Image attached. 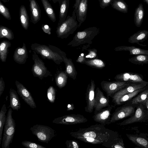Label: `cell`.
Here are the masks:
<instances>
[{
  "mask_svg": "<svg viewBox=\"0 0 148 148\" xmlns=\"http://www.w3.org/2000/svg\"><path fill=\"white\" fill-rule=\"evenodd\" d=\"M109 129L101 124L92 125L88 128H79L70 133L72 136L85 143L93 144H102L107 140Z\"/></svg>",
  "mask_w": 148,
  "mask_h": 148,
  "instance_id": "6da1fadb",
  "label": "cell"
},
{
  "mask_svg": "<svg viewBox=\"0 0 148 148\" xmlns=\"http://www.w3.org/2000/svg\"><path fill=\"white\" fill-rule=\"evenodd\" d=\"M31 47L32 50L40 54L43 59L51 60L57 64L63 62L64 57H66L65 52L51 45L47 46L35 43L31 45Z\"/></svg>",
  "mask_w": 148,
  "mask_h": 148,
  "instance_id": "7a4b0ae2",
  "label": "cell"
},
{
  "mask_svg": "<svg viewBox=\"0 0 148 148\" xmlns=\"http://www.w3.org/2000/svg\"><path fill=\"white\" fill-rule=\"evenodd\" d=\"M99 29L96 27H89L77 32L73 40L67 45L72 47H76L86 43L91 44L92 40L99 33Z\"/></svg>",
  "mask_w": 148,
  "mask_h": 148,
  "instance_id": "3957f363",
  "label": "cell"
},
{
  "mask_svg": "<svg viewBox=\"0 0 148 148\" xmlns=\"http://www.w3.org/2000/svg\"><path fill=\"white\" fill-rule=\"evenodd\" d=\"M76 18V13L74 9L72 16H67L64 21L58 25L56 31L57 37L62 39L66 38L73 34L78 28V23Z\"/></svg>",
  "mask_w": 148,
  "mask_h": 148,
  "instance_id": "277c9868",
  "label": "cell"
},
{
  "mask_svg": "<svg viewBox=\"0 0 148 148\" xmlns=\"http://www.w3.org/2000/svg\"><path fill=\"white\" fill-rule=\"evenodd\" d=\"M12 110L9 109L5 124L1 146L2 148H9L12 143L15 130V123L12 116Z\"/></svg>",
  "mask_w": 148,
  "mask_h": 148,
  "instance_id": "5b68a950",
  "label": "cell"
},
{
  "mask_svg": "<svg viewBox=\"0 0 148 148\" xmlns=\"http://www.w3.org/2000/svg\"><path fill=\"white\" fill-rule=\"evenodd\" d=\"M30 130L38 140L43 143H48L56 136L54 130L47 126L36 124L31 127Z\"/></svg>",
  "mask_w": 148,
  "mask_h": 148,
  "instance_id": "8992f818",
  "label": "cell"
},
{
  "mask_svg": "<svg viewBox=\"0 0 148 148\" xmlns=\"http://www.w3.org/2000/svg\"><path fill=\"white\" fill-rule=\"evenodd\" d=\"M32 59L34 63L32 66V71L34 77L42 80L45 78L52 76L51 72L45 66L43 61L34 51H33Z\"/></svg>",
  "mask_w": 148,
  "mask_h": 148,
  "instance_id": "52a82bcc",
  "label": "cell"
},
{
  "mask_svg": "<svg viewBox=\"0 0 148 148\" xmlns=\"http://www.w3.org/2000/svg\"><path fill=\"white\" fill-rule=\"evenodd\" d=\"M138 105L132 104L129 101L117 108L112 115L110 123L133 116Z\"/></svg>",
  "mask_w": 148,
  "mask_h": 148,
  "instance_id": "ba28073f",
  "label": "cell"
},
{
  "mask_svg": "<svg viewBox=\"0 0 148 148\" xmlns=\"http://www.w3.org/2000/svg\"><path fill=\"white\" fill-rule=\"evenodd\" d=\"M148 121V111L145 105L140 103L137 107L134 114L119 123L120 126L128 125L135 123Z\"/></svg>",
  "mask_w": 148,
  "mask_h": 148,
  "instance_id": "9c48e42d",
  "label": "cell"
},
{
  "mask_svg": "<svg viewBox=\"0 0 148 148\" xmlns=\"http://www.w3.org/2000/svg\"><path fill=\"white\" fill-rule=\"evenodd\" d=\"M132 83L127 82L103 80L100 85L103 90L106 93L107 97L112 98L116 92Z\"/></svg>",
  "mask_w": 148,
  "mask_h": 148,
  "instance_id": "30bf717a",
  "label": "cell"
},
{
  "mask_svg": "<svg viewBox=\"0 0 148 148\" xmlns=\"http://www.w3.org/2000/svg\"><path fill=\"white\" fill-rule=\"evenodd\" d=\"M87 121V119L82 115L71 114L55 118L52 122L57 124L71 125L85 123Z\"/></svg>",
  "mask_w": 148,
  "mask_h": 148,
  "instance_id": "8fae6325",
  "label": "cell"
},
{
  "mask_svg": "<svg viewBox=\"0 0 148 148\" xmlns=\"http://www.w3.org/2000/svg\"><path fill=\"white\" fill-rule=\"evenodd\" d=\"M114 107V106L110 105L94 113L93 116L94 120L104 126L110 124L112 116L111 112Z\"/></svg>",
  "mask_w": 148,
  "mask_h": 148,
  "instance_id": "7c38bea8",
  "label": "cell"
},
{
  "mask_svg": "<svg viewBox=\"0 0 148 148\" xmlns=\"http://www.w3.org/2000/svg\"><path fill=\"white\" fill-rule=\"evenodd\" d=\"M102 145L108 148H125L123 139L118 133L109 129L108 139Z\"/></svg>",
  "mask_w": 148,
  "mask_h": 148,
  "instance_id": "4fadbf2b",
  "label": "cell"
},
{
  "mask_svg": "<svg viewBox=\"0 0 148 148\" xmlns=\"http://www.w3.org/2000/svg\"><path fill=\"white\" fill-rule=\"evenodd\" d=\"M95 84L94 80L91 79L87 86L85 94L86 106L85 107L86 112L91 113L94 109L95 92Z\"/></svg>",
  "mask_w": 148,
  "mask_h": 148,
  "instance_id": "5bb4252c",
  "label": "cell"
},
{
  "mask_svg": "<svg viewBox=\"0 0 148 148\" xmlns=\"http://www.w3.org/2000/svg\"><path fill=\"white\" fill-rule=\"evenodd\" d=\"M15 83L18 94L25 102L31 108H36V106L34 99L28 90L22 84L17 80L15 81Z\"/></svg>",
  "mask_w": 148,
  "mask_h": 148,
  "instance_id": "9a60e30c",
  "label": "cell"
},
{
  "mask_svg": "<svg viewBox=\"0 0 148 148\" xmlns=\"http://www.w3.org/2000/svg\"><path fill=\"white\" fill-rule=\"evenodd\" d=\"M109 97H106L99 88L95 90L94 113L110 105Z\"/></svg>",
  "mask_w": 148,
  "mask_h": 148,
  "instance_id": "2e32d148",
  "label": "cell"
},
{
  "mask_svg": "<svg viewBox=\"0 0 148 148\" xmlns=\"http://www.w3.org/2000/svg\"><path fill=\"white\" fill-rule=\"evenodd\" d=\"M141 76L137 73L125 72L117 75L114 78L117 81L148 84V82L144 80Z\"/></svg>",
  "mask_w": 148,
  "mask_h": 148,
  "instance_id": "e0dca14e",
  "label": "cell"
},
{
  "mask_svg": "<svg viewBox=\"0 0 148 148\" xmlns=\"http://www.w3.org/2000/svg\"><path fill=\"white\" fill-rule=\"evenodd\" d=\"M148 86V84L132 83L116 92L112 97L114 103L122 95L131 92Z\"/></svg>",
  "mask_w": 148,
  "mask_h": 148,
  "instance_id": "ac0fdd59",
  "label": "cell"
},
{
  "mask_svg": "<svg viewBox=\"0 0 148 148\" xmlns=\"http://www.w3.org/2000/svg\"><path fill=\"white\" fill-rule=\"evenodd\" d=\"M88 0H81L78 7L75 10L77 20L79 23L78 28L84 22L86 18L88 10Z\"/></svg>",
  "mask_w": 148,
  "mask_h": 148,
  "instance_id": "d6986e66",
  "label": "cell"
},
{
  "mask_svg": "<svg viewBox=\"0 0 148 148\" xmlns=\"http://www.w3.org/2000/svg\"><path fill=\"white\" fill-rule=\"evenodd\" d=\"M14 60L19 64H25L28 58L26 45L23 43L22 47H18L15 50L13 56Z\"/></svg>",
  "mask_w": 148,
  "mask_h": 148,
  "instance_id": "ffe728a7",
  "label": "cell"
},
{
  "mask_svg": "<svg viewBox=\"0 0 148 148\" xmlns=\"http://www.w3.org/2000/svg\"><path fill=\"white\" fill-rule=\"evenodd\" d=\"M29 1L31 21L33 24H35L40 20V10L38 4L35 0H29Z\"/></svg>",
  "mask_w": 148,
  "mask_h": 148,
  "instance_id": "44dd1931",
  "label": "cell"
},
{
  "mask_svg": "<svg viewBox=\"0 0 148 148\" xmlns=\"http://www.w3.org/2000/svg\"><path fill=\"white\" fill-rule=\"evenodd\" d=\"M148 88V86L134 91L123 95L120 97L114 103L116 105L124 104L130 101L140 92Z\"/></svg>",
  "mask_w": 148,
  "mask_h": 148,
  "instance_id": "7402d4cb",
  "label": "cell"
},
{
  "mask_svg": "<svg viewBox=\"0 0 148 148\" xmlns=\"http://www.w3.org/2000/svg\"><path fill=\"white\" fill-rule=\"evenodd\" d=\"M114 50L116 51H128L130 54L132 55L143 54L148 55V50L143 49L135 46H121L115 48Z\"/></svg>",
  "mask_w": 148,
  "mask_h": 148,
  "instance_id": "603a6c76",
  "label": "cell"
},
{
  "mask_svg": "<svg viewBox=\"0 0 148 148\" xmlns=\"http://www.w3.org/2000/svg\"><path fill=\"white\" fill-rule=\"evenodd\" d=\"M63 62L65 64V70L64 71L66 73L68 77L73 80H75L77 73L72 59L65 57L64 58Z\"/></svg>",
  "mask_w": 148,
  "mask_h": 148,
  "instance_id": "cb8c5ba5",
  "label": "cell"
},
{
  "mask_svg": "<svg viewBox=\"0 0 148 148\" xmlns=\"http://www.w3.org/2000/svg\"><path fill=\"white\" fill-rule=\"evenodd\" d=\"M148 37V31L144 30H140L130 36L128 42L131 43H137L143 42Z\"/></svg>",
  "mask_w": 148,
  "mask_h": 148,
  "instance_id": "d4e9b609",
  "label": "cell"
},
{
  "mask_svg": "<svg viewBox=\"0 0 148 148\" xmlns=\"http://www.w3.org/2000/svg\"><path fill=\"white\" fill-rule=\"evenodd\" d=\"M10 107L13 110L18 111L21 107V103L16 91L10 88L9 91Z\"/></svg>",
  "mask_w": 148,
  "mask_h": 148,
  "instance_id": "484cf974",
  "label": "cell"
},
{
  "mask_svg": "<svg viewBox=\"0 0 148 148\" xmlns=\"http://www.w3.org/2000/svg\"><path fill=\"white\" fill-rule=\"evenodd\" d=\"M128 139L137 146L141 148H148V140L136 135L126 134Z\"/></svg>",
  "mask_w": 148,
  "mask_h": 148,
  "instance_id": "4316f807",
  "label": "cell"
},
{
  "mask_svg": "<svg viewBox=\"0 0 148 148\" xmlns=\"http://www.w3.org/2000/svg\"><path fill=\"white\" fill-rule=\"evenodd\" d=\"M148 95V88L140 92L129 102L133 105L141 103L145 105Z\"/></svg>",
  "mask_w": 148,
  "mask_h": 148,
  "instance_id": "83f0119b",
  "label": "cell"
},
{
  "mask_svg": "<svg viewBox=\"0 0 148 148\" xmlns=\"http://www.w3.org/2000/svg\"><path fill=\"white\" fill-rule=\"evenodd\" d=\"M69 5V0H63L60 6L59 25L66 19Z\"/></svg>",
  "mask_w": 148,
  "mask_h": 148,
  "instance_id": "f1b7e54d",
  "label": "cell"
},
{
  "mask_svg": "<svg viewBox=\"0 0 148 148\" xmlns=\"http://www.w3.org/2000/svg\"><path fill=\"white\" fill-rule=\"evenodd\" d=\"M144 15V9L142 3L139 4L136 9L134 16V23L137 27H139L143 21Z\"/></svg>",
  "mask_w": 148,
  "mask_h": 148,
  "instance_id": "f546056e",
  "label": "cell"
},
{
  "mask_svg": "<svg viewBox=\"0 0 148 148\" xmlns=\"http://www.w3.org/2000/svg\"><path fill=\"white\" fill-rule=\"evenodd\" d=\"M19 16L22 26L25 29L27 30L29 26V18L26 8L23 5L20 7Z\"/></svg>",
  "mask_w": 148,
  "mask_h": 148,
  "instance_id": "4dcf8cb0",
  "label": "cell"
},
{
  "mask_svg": "<svg viewBox=\"0 0 148 148\" xmlns=\"http://www.w3.org/2000/svg\"><path fill=\"white\" fill-rule=\"evenodd\" d=\"M110 5L114 9L123 13H127L128 6L124 0H112Z\"/></svg>",
  "mask_w": 148,
  "mask_h": 148,
  "instance_id": "1f68e13d",
  "label": "cell"
},
{
  "mask_svg": "<svg viewBox=\"0 0 148 148\" xmlns=\"http://www.w3.org/2000/svg\"><path fill=\"white\" fill-rule=\"evenodd\" d=\"M11 45V43L8 41L3 40L1 42L0 58L2 62H6L8 53V49Z\"/></svg>",
  "mask_w": 148,
  "mask_h": 148,
  "instance_id": "d6a6232c",
  "label": "cell"
},
{
  "mask_svg": "<svg viewBox=\"0 0 148 148\" xmlns=\"http://www.w3.org/2000/svg\"><path fill=\"white\" fill-rule=\"evenodd\" d=\"M68 76L65 71L59 72L55 77V80L57 86L61 89L66 84Z\"/></svg>",
  "mask_w": 148,
  "mask_h": 148,
  "instance_id": "836d02e7",
  "label": "cell"
},
{
  "mask_svg": "<svg viewBox=\"0 0 148 148\" xmlns=\"http://www.w3.org/2000/svg\"><path fill=\"white\" fill-rule=\"evenodd\" d=\"M45 12L49 18L53 22L56 21L55 14L51 4L48 0H41Z\"/></svg>",
  "mask_w": 148,
  "mask_h": 148,
  "instance_id": "e575fe53",
  "label": "cell"
},
{
  "mask_svg": "<svg viewBox=\"0 0 148 148\" xmlns=\"http://www.w3.org/2000/svg\"><path fill=\"white\" fill-rule=\"evenodd\" d=\"M7 111L6 105L5 104H4L2 107L0 112V145L1 143L3 131L6 120V117L5 114Z\"/></svg>",
  "mask_w": 148,
  "mask_h": 148,
  "instance_id": "d590c367",
  "label": "cell"
},
{
  "mask_svg": "<svg viewBox=\"0 0 148 148\" xmlns=\"http://www.w3.org/2000/svg\"><path fill=\"white\" fill-rule=\"evenodd\" d=\"M85 64L92 67L99 69H101L106 66L103 61L97 58L87 60L85 62Z\"/></svg>",
  "mask_w": 148,
  "mask_h": 148,
  "instance_id": "8d00e7d4",
  "label": "cell"
},
{
  "mask_svg": "<svg viewBox=\"0 0 148 148\" xmlns=\"http://www.w3.org/2000/svg\"><path fill=\"white\" fill-rule=\"evenodd\" d=\"M129 62L135 64L143 65L148 64V55H137L129 58Z\"/></svg>",
  "mask_w": 148,
  "mask_h": 148,
  "instance_id": "74e56055",
  "label": "cell"
},
{
  "mask_svg": "<svg viewBox=\"0 0 148 148\" xmlns=\"http://www.w3.org/2000/svg\"><path fill=\"white\" fill-rule=\"evenodd\" d=\"M5 38L9 40H13L14 38V35L12 31L6 27L0 26V38Z\"/></svg>",
  "mask_w": 148,
  "mask_h": 148,
  "instance_id": "f35d334b",
  "label": "cell"
},
{
  "mask_svg": "<svg viewBox=\"0 0 148 148\" xmlns=\"http://www.w3.org/2000/svg\"><path fill=\"white\" fill-rule=\"evenodd\" d=\"M47 95L49 101L51 103H54L56 98V92L55 89L52 86H50L48 88Z\"/></svg>",
  "mask_w": 148,
  "mask_h": 148,
  "instance_id": "ab89813d",
  "label": "cell"
},
{
  "mask_svg": "<svg viewBox=\"0 0 148 148\" xmlns=\"http://www.w3.org/2000/svg\"><path fill=\"white\" fill-rule=\"evenodd\" d=\"M0 13L6 19L9 20L11 19L8 9L4 6L1 1H0Z\"/></svg>",
  "mask_w": 148,
  "mask_h": 148,
  "instance_id": "60d3db41",
  "label": "cell"
},
{
  "mask_svg": "<svg viewBox=\"0 0 148 148\" xmlns=\"http://www.w3.org/2000/svg\"><path fill=\"white\" fill-rule=\"evenodd\" d=\"M23 145L27 148H46L42 146L29 141H24L21 143Z\"/></svg>",
  "mask_w": 148,
  "mask_h": 148,
  "instance_id": "b9f144b4",
  "label": "cell"
},
{
  "mask_svg": "<svg viewBox=\"0 0 148 148\" xmlns=\"http://www.w3.org/2000/svg\"><path fill=\"white\" fill-rule=\"evenodd\" d=\"M88 53L85 56L87 60L96 58L97 57V50L95 49H90L87 50Z\"/></svg>",
  "mask_w": 148,
  "mask_h": 148,
  "instance_id": "7bdbcfd3",
  "label": "cell"
},
{
  "mask_svg": "<svg viewBox=\"0 0 148 148\" xmlns=\"http://www.w3.org/2000/svg\"><path fill=\"white\" fill-rule=\"evenodd\" d=\"M65 144L68 148H79L80 146L79 143L74 140H66Z\"/></svg>",
  "mask_w": 148,
  "mask_h": 148,
  "instance_id": "ee69618b",
  "label": "cell"
},
{
  "mask_svg": "<svg viewBox=\"0 0 148 148\" xmlns=\"http://www.w3.org/2000/svg\"><path fill=\"white\" fill-rule=\"evenodd\" d=\"M112 0H98L100 7L104 9L109 6Z\"/></svg>",
  "mask_w": 148,
  "mask_h": 148,
  "instance_id": "f6af8a7d",
  "label": "cell"
},
{
  "mask_svg": "<svg viewBox=\"0 0 148 148\" xmlns=\"http://www.w3.org/2000/svg\"><path fill=\"white\" fill-rule=\"evenodd\" d=\"M42 29L43 31L49 35L51 34V28L50 26L47 24L42 25Z\"/></svg>",
  "mask_w": 148,
  "mask_h": 148,
  "instance_id": "bcb514c9",
  "label": "cell"
},
{
  "mask_svg": "<svg viewBox=\"0 0 148 148\" xmlns=\"http://www.w3.org/2000/svg\"><path fill=\"white\" fill-rule=\"evenodd\" d=\"M85 55L83 53L81 54L77 58L76 60V62L81 64H84L87 59L85 58Z\"/></svg>",
  "mask_w": 148,
  "mask_h": 148,
  "instance_id": "7dc6e473",
  "label": "cell"
},
{
  "mask_svg": "<svg viewBox=\"0 0 148 148\" xmlns=\"http://www.w3.org/2000/svg\"><path fill=\"white\" fill-rule=\"evenodd\" d=\"M5 87V82L3 78L1 77L0 79V97L1 96L3 91H4Z\"/></svg>",
  "mask_w": 148,
  "mask_h": 148,
  "instance_id": "c3c4849f",
  "label": "cell"
},
{
  "mask_svg": "<svg viewBox=\"0 0 148 148\" xmlns=\"http://www.w3.org/2000/svg\"><path fill=\"white\" fill-rule=\"evenodd\" d=\"M75 107L73 104H69L67 105L66 110L67 111H73Z\"/></svg>",
  "mask_w": 148,
  "mask_h": 148,
  "instance_id": "681fc988",
  "label": "cell"
},
{
  "mask_svg": "<svg viewBox=\"0 0 148 148\" xmlns=\"http://www.w3.org/2000/svg\"><path fill=\"white\" fill-rule=\"evenodd\" d=\"M81 0H75V3L73 5V8L75 10L77 8Z\"/></svg>",
  "mask_w": 148,
  "mask_h": 148,
  "instance_id": "f907efd6",
  "label": "cell"
},
{
  "mask_svg": "<svg viewBox=\"0 0 148 148\" xmlns=\"http://www.w3.org/2000/svg\"><path fill=\"white\" fill-rule=\"evenodd\" d=\"M63 0H52L54 3H55L57 2H58L60 6Z\"/></svg>",
  "mask_w": 148,
  "mask_h": 148,
  "instance_id": "816d5d0a",
  "label": "cell"
},
{
  "mask_svg": "<svg viewBox=\"0 0 148 148\" xmlns=\"http://www.w3.org/2000/svg\"><path fill=\"white\" fill-rule=\"evenodd\" d=\"M147 110L148 111V95L147 96V101L146 103L145 104V105Z\"/></svg>",
  "mask_w": 148,
  "mask_h": 148,
  "instance_id": "f5cc1de1",
  "label": "cell"
},
{
  "mask_svg": "<svg viewBox=\"0 0 148 148\" xmlns=\"http://www.w3.org/2000/svg\"><path fill=\"white\" fill-rule=\"evenodd\" d=\"M4 3H6L8 2L10 0H1Z\"/></svg>",
  "mask_w": 148,
  "mask_h": 148,
  "instance_id": "db71d44e",
  "label": "cell"
},
{
  "mask_svg": "<svg viewBox=\"0 0 148 148\" xmlns=\"http://www.w3.org/2000/svg\"><path fill=\"white\" fill-rule=\"evenodd\" d=\"M143 1L148 5V0H143Z\"/></svg>",
  "mask_w": 148,
  "mask_h": 148,
  "instance_id": "11a10c76",
  "label": "cell"
}]
</instances>
